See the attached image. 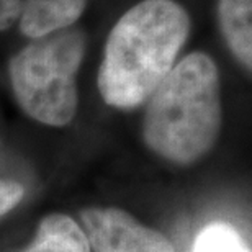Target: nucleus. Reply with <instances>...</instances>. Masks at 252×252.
Returning <instances> with one entry per match:
<instances>
[{
	"mask_svg": "<svg viewBox=\"0 0 252 252\" xmlns=\"http://www.w3.org/2000/svg\"><path fill=\"white\" fill-rule=\"evenodd\" d=\"M191 33V17L179 0H139L113 23L105 39L97 85L118 110L144 105L165 79Z\"/></svg>",
	"mask_w": 252,
	"mask_h": 252,
	"instance_id": "nucleus-1",
	"label": "nucleus"
},
{
	"mask_svg": "<svg viewBox=\"0 0 252 252\" xmlns=\"http://www.w3.org/2000/svg\"><path fill=\"white\" fill-rule=\"evenodd\" d=\"M221 75L208 53L180 58L146 102L143 138L151 151L175 164H193L220 138Z\"/></svg>",
	"mask_w": 252,
	"mask_h": 252,
	"instance_id": "nucleus-2",
	"label": "nucleus"
},
{
	"mask_svg": "<svg viewBox=\"0 0 252 252\" xmlns=\"http://www.w3.org/2000/svg\"><path fill=\"white\" fill-rule=\"evenodd\" d=\"M87 53V34L67 28L27 43L8 63L13 95L22 110L54 128L67 126L77 115V74Z\"/></svg>",
	"mask_w": 252,
	"mask_h": 252,
	"instance_id": "nucleus-3",
	"label": "nucleus"
},
{
	"mask_svg": "<svg viewBox=\"0 0 252 252\" xmlns=\"http://www.w3.org/2000/svg\"><path fill=\"white\" fill-rule=\"evenodd\" d=\"M85 234L95 252H175L162 233L118 208H90L82 213Z\"/></svg>",
	"mask_w": 252,
	"mask_h": 252,
	"instance_id": "nucleus-4",
	"label": "nucleus"
},
{
	"mask_svg": "<svg viewBox=\"0 0 252 252\" xmlns=\"http://www.w3.org/2000/svg\"><path fill=\"white\" fill-rule=\"evenodd\" d=\"M89 0H0V33L17 28L30 41L72 28Z\"/></svg>",
	"mask_w": 252,
	"mask_h": 252,
	"instance_id": "nucleus-5",
	"label": "nucleus"
},
{
	"mask_svg": "<svg viewBox=\"0 0 252 252\" xmlns=\"http://www.w3.org/2000/svg\"><path fill=\"white\" fill-rule=\"evenodd\" d=\"M216 22L229 53L252 67V0H216Z\"/></svg>",
	"mask_w": 252,
	"mask_h": 252,
	"instance_id": "nucleus-6",
	"label": "nucleus"
},
{
	"mask_svg": "<svg viewBox=\"0 0 252 252\" xmlns=\"http://www.w3.org/2000/svg\"><path fill=\"white\" fill-rule=\"evenodd\" d=\"M22 252H92L85 231L67 215L54 213L39 223L34 241Z\"/></svg>",
	"mask_w": 252,
	"mask_h": 252,
	"instance_id": "nucleus-7",
	"label": "nucleus"
},
{
	"mask_svg": "<svg viewBox=\"0 0 252 252\" xmlns=\"http://www.w3.org/2000/svg\"><path fill=\"white\" fill-rule=\"evenodd\" d=\"M191 252H249V248L233 226L211 223L195 238Z\"/></svg>",
	"mask_w": 252,
	"mask_h": 252,
	"instance_id": "nucleus-8",
	"label": "nucleus"
},
{
	"mask_svg": "<svg viewBox=\"0 0 252 252\" xmlns=\"http://www.w3.org/2000/svg\"><path fill=\"white\" fill-rule=\"evenodd\" d=\"M25 189L12 180L0 179V216L8 213L13 206L18 205V201L23 198Z\"/></svg>",
	"mask_w": 252,
	"mask_h": 252,
	"instance_id": "nucleus-9",
	"label": "nucleus"
}]
</instances>
